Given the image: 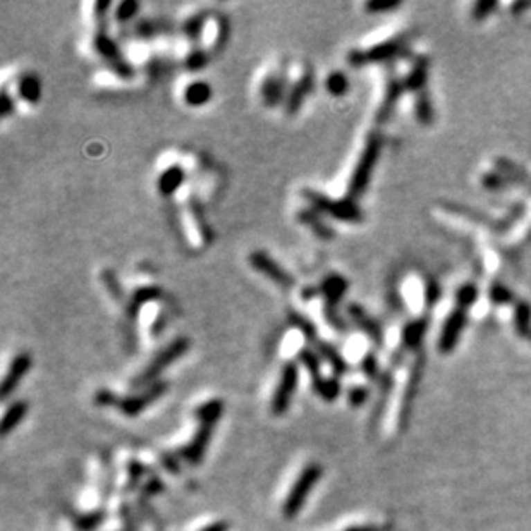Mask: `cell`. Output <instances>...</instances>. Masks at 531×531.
<instances>
[{
	"label": "cell",
	"instance_id": "cell-1",
	"mask_svg": "<svg viewBox=\"0 0 531 531\" xmlns=\"http://www.w3.org/2000/svg\"><path fill=\"white\" fill-rule=\"evenodd\" d=\"M190 349V339L186 337H179L174 339L165 349H162L160 352H156L155 358L141 370V373L138 377H134L133 382H131V387L133 388H146L150 386H153L155 382H159L160 373L163 372L165 368H169L174 361L181 358L184 352Z\"/></svg>",
	"mask_w": 531,
	"mask_h": 531
},
{
	"label": "cell",
	"instance_id": "cell-2",
	"mask_svg": "<svg viewBox=\"0 0 531 531\" xmlns=\"http://www.w3.org/2000/svg\"><path fill=\"white\" fill-rule=\"evenodd\" d=\"M323 475V468L318 462H309L303 468L299 476L296 478L294 485L291 487L289 494H287L286 501L282 504V516L286 519H294L296 516L301 512L303 505H305L306 498H308L309 492L313 490L316 483L320 482Z\"/></svg>",
	"mask_w": 531,
	"mask_h": 531
},
{
	"label": "cell",
	"instance_id": "cell-3",
	"mask_svg": "<svg viewBox=\"0 0 531 531\" xmlns=\"http://www.w3.org/2000/svg\"><path fill=\"white\" fill-rule=\"evenodd\" d=\"M380 150H382V138H380V134L373 133L368 138V141H366L361 156L358 160V165H356L351 181H349L348 191L351 198H359V196L365 193L366 186H368L370 179H372L373 170H375L377 160L380 156Z\"/></svg>",
	"mask_w": 531,
	"mask_h": 531
},
{
	"label": "cell",
	"instance_id": "cell-4",
	"mask_svg": "<svg viewBox=\"0 0 531 531\" xmlns=\"http://www.w3.org/2000/svg\"><path fill=\"white\" fill-rule=\"evenodd\" d=\"M305 198L315 212H323L342 222H361L363 213L351 199H332L315 191H305Z\"/></svg>",
	"mask_w": 531,
	"mask_h": 531
},
{
	"label": "cell",
	"instance_id": "cell-5",
	"mask_svg": "<svg viewBox=\"0 0 531 531\" xmlns=\"http://www.w3.org/2000/svg\"><path fill=\"white\" fill-rule=\"evenodd\" d=\"M298 365L294 361H287L284 365L282 372H280L279 384H277L276 392L272 395V402H270V413L273 416H282L286 415L287 409H289L292 395H294L296 388H298Z\"/></svg>",
	"mask_w": 531,
	"mask_h": 531
},
{
	"label": "cell",
	"instance_id": "cell-6",
	"mask_svg": "<svg viewBox=\"0 0 531 531\" xmlns=\"http://www.w3.org/2000/svg\"><path fill=\"white\" fill-rule=\"evenodd\" d=\"M167 390H169V382L159 380V382H155L153 386L143 388L140 394L129 395V397H120L117 408H119V411L123 413V415L134 418V416L141 415L148 406H152L156 399L162 397Z\"/></svg>",
	"mask_w": 531,
	"mask_h": 531
},
{
	"label": "cell",
	"instance_id": "cell-7",
	"mask_svg": "<svg viewBox=\"0 0 531 531\" xmlns=\"http://www.w3.org/2000/svg\"><path fill=\"white\" fill-rule=\"evenodd\" d=\"M406 40L402 37L392 38V40L382 42L379 45H373L368 50H354L349 53V62L352 66H365L370 62H384V60L397 57L399 53L404 52Z\"/></svg>",
	"mask_w": 531,
	"mask_h": 531
},
{
	"label": "cell",
	"instance_id": "cell-8",
	"mask_svg": "<svg viewBox=\"0 0 531 531\" xmlns=\"http://www.w3.org/2000/svg\"><path fill=\"white\" fill-rule=\"evenodd\" d=\"M422 370H423V354L418 356L416 363L413 365L411 373H409L408 384H406L404 392H402V401L399 406V416H397V430L399 432H404L409 425V420H411V411L413 404H415L416 392H418L420 379H422Z\"/></svg>",
	"mask_w": 531,
	"mask_h": 531
},
{
	"label": "cell",
	"instance_id": "cell-9",
	"mask_svg": "<svg viewBox=\"0 0 531 531\" xmlns=\"http://www.w3.org/2000/svg\"><path fill=\"white\" fill-rule=\"evenodd\" d=\"M213 430L215 425H210V423H199L198 430L193 435V438L190 440V444L183 445V447L177 451L179 458L183 461H186L190 466H198L203 461L206 454V449H208L210 440L213 437Z\"/></svg>",
	"mask_w": 531,
	"mask_h": 531
},
{
	"label": "cell",
	"instance_id": "cell-10",
	"mask_svg": "<svg viewBox=\"0 0 531 531\" xmlns=\"http://www.w3.org/2000/svg\"><path fill=\"white\" fill-rule=\"evenodd\" d=\"M466 322H468V316H466L465 309L456 308L454 312L449 313L447 320H445L444 327H442L440 337H438V351L444 352V354L454 351V348L459 342V337H461L462 330H465Z\"/></svg>",
	"mask_w": 531,
	"mask_h": 531
},
{
	"label": "cell",
	"instance_id": "cell-11",
	"mask_svg": "<svg viewBox=\"0 0 531 531\" xmlns=\"http://www.w3.org/2000/svg\"><path fill=\"white\" fill-rule=\"evenodd\" d=\"M249 263H251V267L256 270V272L269 277L272 282L279 284L280 287H286L287 289V287H291L292 284H294V279L291 277V273H287L286 270H284L282 267L276 262V260L270 258L267 253L263 251L251 253V256H249Z\"/></svg>",
	"mask_w": 531,
	"mask_h": 531
},
{
	"label": "cell",
	"instance_id": "cell-12",
	"mask_svg": "<svg viewBox=\"0 0 531 531\" xmlns=\"http://www.w3.org/2000/svg\"><path fill=\"white\" fill-rule=\"evenodd\" d=\"M30 368L31 356L28 354V352H19V354L12 359V363H10L9 366V372L6 373V377H3L2 380V392H0V395H2L3 401L10 397V394L16 390L21 380H23V377L30 372Z\"/></svg>",
	"mask_w": 531,
	"mask_h": 531
},
{
	"label": "cell",
	"instance_id": "cell-13",
	"mask_svg": "<svg viewBox=\"0 0 531 531\" xmlns=\"http://www.w3.org/2000/svg\"><path fill=\"white\" fill-rule=\"evenodd\" d=\"M348 312H349V316L358 323L359 329H361L366 336L375 342V345H382L384 342L382 329H380V325L372 318V316H368V313H366L361 306L351 305L348 308Z\"/></svg>",
	"mask_w": 531,
	"mask_h": 531
},
{
	"label": "cell",
	"instance_id": "cell-14",
	"mask_svg": "<svg viewBox=\"0 0 531 531\" xmlns=\"http://www.w3.org/2000/svg\"><path fill=\"white\" fill-rule=\"evenodd\" d=\"M313 88V74L305 73L298 81H296L294 87L291 88L289 97H287V114H296L299 110V107L303 105L305 98L308 97V93Z\"/></svg>",
	"mask_w": 531,
	"mask_h": 531
},
{
	"label": "cell",
	"instance_id": "cell-15",
	"mask_svg": "<svg viewBox=\"0 0 531 531\" xmlns=\"http://www.w3.org/2000/svg\"><path fill=\"white\" fill-rule=\"evenodd\" d=\"M67 516H69L71 521H73L76 531H95L103 521H105L107 512L103 507H98L90 512L69 511L67 512Z\"/></svg>",
	"mask_w": 531,
	"mask_h": 531
},
{
	"label": "cell",
	"instance_id": "cell-16",
	"mask_svg": "<svg viewBox=\"0 0 531 531\" xmlns=\"http://www.w3.org/2000/svg\"><path fill=\"white\" fill-rule=\"evenodd\" d=\"M426 80H429V59L420 57L413 69L409 71L408 76H406L404 88L409 91H415V93H422V91H425Z\"/></svg>",
	"mask_w": 531,
	"mask_h": 531
},
{
	"label": "cell",
	"instance_id": "cell-17",
	"mask_svg": "<svg viewBox=\"0 0 531 531\" xmlns=\"http://www.w3.org/2000/svg\"><path fill=\"white\" fill-rule=\"evenodd\" d=\"M313 345H315L316 349V354L322 356V358L325 359L330 366H332L336 375H344V373L349 372L348 361L342 358V354L337 351V348H334V345L329 344V342L320 341V339Z\"/></svg>",
	"mask_w": 531,
	"mask_h": 531
},
{
	"label": "cell",
	"instance_id": "cell-18",
	"mask_svg": "<svg viewBox=\"0 0 531 531\" xmlns=\"http://www.w3.org/2000/svg\"><path fill=\"white\" fill-rule=\"evenodd\" d=\"M28 409H30V404H28L26 401H16L9 406V409L3 413L2 426H0L2 437H7L10 432H14V430L17 429V425L26 418Z\"/></svg>",
	"mask_w": 531,
	"mask_h": 531
},
{
	"label": "cell",
	"instance_id": "cell-19",
	"mask_svg": "<svg viewBox=\"0 0 531 531\" xmlns=\"http://www.w3.org/2000/svg\"><path fill=\"white\" fill-rule=\"evenodd\" d=\"M345 291H348V280L342 276H337V273L327 277L318 287L320 294L325 296V303H330V305H337L344 298Z\"/></svg>",
	"mask_w": 531,
	"mask_h": 531
},
{
	"label": "cell",
	"instance_id": "cell-20",
	"mask_svg": "<svg viewBox=\"0 0 531 531\" xmlns=\"http://www.w3.org/2000/svg\"><path fill=\"white\" fill-rule=\"evenodd\" d=\"M402 90H406V88H404V81L392 80L390 83L387 84L386 97H384L382 105H380L379 114H377V119H379L380 123H384V120H387L388 117L392 116V112H394V109H395V105H397L399 98H401Z\"/></svg>",
	"mask_w": 531,
	"mask_h": 531
},
{
	"label": "cell",
	"instance_id": "cell-21",
	"mask_svg": "<svg viewBox=\"0 0 531 531\" xmlns=\"http://www.w3.org/2000/svg\"><path fill=\"white\" fill-rule=\"evenodd\" d=\"M260 91H262V98H263V102L267 103V105L272 107V105H276V103H279L280 98H282V95H284V76L282 74H279V73L269 74V76L263 80Z\"/></svg>",
	"mask_w": 531,
	"mask_h": 531
},
{
	"label": "cell",
	"instance_id": "cell-22",
	"mask_svg": "<svg viewBox=\"0 0 531 531\" xmlns=\"http://www.w3.org/2000/svg\"><path fill=\"white\" fill-rule=\"evenodd\" d=\"M222 415H224L222 399H212V401L203 402V404H199L193 411L196 422L210 423V425H217V422L222 418Z\"/></svg>",
	"mask_w": 531,
	"mask_h": 531
},
{
	"label": "cell",
	"instance_id": "cell-23",
	"mask_svg": "<svg viewBox=\"0 0 531 531\" xmlns=\"http://www.w3.org/2000/svg\"><path fill=\"white\" fill-rule=\"evenodd\" d=\"M426 327H429V320L418 318L409 322L402 330V344L406 349H418L420 344L423 342V337L426 334Z\"/></svg>",
	"mask_w": 531,
	"mask_h": 531
},
{
	"label": "cell",
	"instance_id": "cell-24",
	"mask_svg": "<svg viewBox=\"0 0 531 531\" xmlns=\"http://www.w3.org/2000/svg\"><path fill=\"white\" fill-rule=\"evenodd\" d=\"M298 220L301 224H305L306 227H309V229L315 233V236L322 237V240H332L334 237L332 227L327 226V224L323 222L318 215H316L315 210L303 208L301 212L298 213Z\"/></svg>",
	"mask_w": 531,
	"mask_h": 531
},
{
	"label": "cell",
	"instance_id": "cell-25",
	"mask_svg": "<svg viewBox=\"0 0 531 531\" xmlns=\"http://www.w3.org/2000/svg\"><path fill=\"white\" fill-rule=\"evenodd\" d=\"M183 181H184V172L181 167H170V169L163 170V172L160 174V179H159L160 195L169 196L176 193V191L181 188V184H183Z\"/></svg>",
	"mask_w": 531,
	"mask_h": 531
},
{
	"label": "cell",
	"instance_id": "cell-26",
	"mask_svg": "<svg viewBox=\"0 0 531 531\" xmlns=\"http://www.w3.org/2000/svg\"><path fill=\"white\" fill-rule=\"evenodd\" d=\"M299 359H301V363L305 365V368L308 370L309 379H312V384H313V388L316 390V388L322 386L323 380H325V377H322V370H320L318 354H316V352H313L312 349H303V351L299 352Z\"/></svg>",
	"mask_w": 531,
	"mask_h": 531
},
{
	"label": "cell",
	"instance_id": "cell-27",
	"mask_svg": "<svg viewBox=\"0 0 531 531\" xmlns=\"http://www.w3.org/2000/svg\"><path fill=\"white\" fill-rule=\"evenodd\" d=\"M126 471L127 482L123 487V494H131V492L141 488V480L148 473V468H146L143 462L138 461V459H129L126 465Z\"/></svg>",
	"mask_w": 531,
	"mask_h": 531
},
{
	"label": "cell",
	"instance_id": "cell-28",
	"mask_svg": "<svg viewBox=\"0 0 531 531\" xmlns=\"http://www.w3.org/2000/svg\"><path fill=\"white\" fill-rule=\"evenodd\" d=\"M392 386H394V379H392V373L387 372L386 375H384V379H382V386H380L379 401H377L375 409H373L372 420H370V426H373V429H375V426L379 425L380 418H382L384 411H386V406H387V401H388V395H390Z\"/></svg>",
	"mask_w": 531,
	"mask_h": 531
},
{
	"label": "cell",
	"instance_id": "cell-29",
	"mask_svg": "<svg viewBox=\"0 0 531 531\" xmlns=\"http://www.w3.org/2000/svg\"><path fill=\"white\" fill-rule=\"evenodd\" d=\"M210 97H212V90H210L208 84L203 83V81H195V83H191L190 87L186 88V91H184V100H186L188 105L193 107L203 105V103L208 102Z\"/></svg>",
	"mask_w": 531,
	"mask_h": 531
},
{
	"label": "cell",
	"instance_id": "cell-30",
	"mask_svg": "<svg viewBox=\"0 0 531 531\" xmlns=\"http://www.w3.org/2000/svg\"><path fill=\"white\" fill-rule=\"evenodd\" d=\"M514 325L519 336L526 337L531 332V305L528 301L516 303Z\"/></svg>",
	"mask_w": 531,
	"mask_h": 531
},
{
	"label": "cell",
	"instance_id": "cell-31",
	"mask_svg": "<svg viewBox=\"0 0 531 531\" xmlns=\"http://www.w3.org/2000/svg\"><path fill=\"white\" fill-rule=\"evenodd\" d=\"M415 110H416V119L423 124V126H430L435 119V112H433V105L432 100H430L429 91H422L418 93L415 102Z\"/></svg>",
	"mask_w": 531,
	"mask_h": 531
},
{
	"label": "cell",
	"instance_id": "cell-32",
	"mask_svg": "<svg viewBox=\"0 0 531 531\" xmlns=\"http://www.w3.org/2000/svg\"><path fill=\"white\" fill-rule=\"evenodd\" d=\"M19 93L21 97H23L26 102H38V98H40V93H42V88H40V83H38V80L35 76H24L21 78L19 81Z\"/></svg>",
	"mask_w": 531,
	"mask_h": 531
},
{
	"label": "cell",
	"instance_id": "cell-33",
	"mask_svg": "<svg viewBox=\"0 0 531 531\" xmlns=\"http://www.w3.org/2000/svg\"><path fill=\"white\" fill-rule=\"evenodd\" d=\"M478 299V289H476L475 284H465L456 292V303H458V308L461 309H469Z\"/></svg>",
	"mask_w": 531,
	"mask_h": 531
},
{
	"label": "cell",
	"instance_id": "cell-34",
	"mask_svg": "<svg viewBox=\"0 0 531 531\" xmlns=\"http://www.w3.org/2000/svg\"><path fill=\"white\" fill-rule=\"evenodd\" d=\"M488 296H490V301L494 303V305H498V306L511 305V303H514V294H512V291L501 282H492L490 291H488Z\"/></svg>",
	"mask_w": 531,
	"mask_h": 531
},
{
	"label": "cell",
	"instance_id": "cell-35",
	"mask_svg": "<svg viewBox=\"0 0 531 531\" xmlns=\"http://www.w3.org/2000/svg\"><path fill=\"white\" fill-rule=\"evenodd\" d=\"M325 88L329 93H332L334 97H341L345 91L349 90V81L348 76L342 73H332L325 81Z\"/></svg>",
	"mask_w": 531,
	"mask_h": 531
},
{
	"label": "cell",
	"instance_id": "cell-36",
	"mask_svg": "<svg viewBox=\"0 0 531 531\" xmlns=\"http://www.w3.org/2000/svg\"><path fill=\"white\" fill-rule=\"evenodd\" d=\"M316 394L323 399L325 402H334L341 394V384L336 377H329L322 382V386L316 388Z\"/></svg>",
	"mask_w": 531,
	"mask_h": 531
},
{
	"label": "cell",
	"instance_id": "cell-37",
	"mask_svg": "<svg viewBox=\"0 0 531 531\" xmlns=\"http://www.w3.org/2000/svg\"><path fill=\"white\" fill-rule=\"evenodd\" d=\"M103 482H102V501H109L114 494V482H116V473H114L112 461L105 459L103 462Z\"/></svg>",
	"mask_w": 531,
	"mask_h": 531
},
{
	"label": "cell",
	"instance_id": "cell-38",
	"mask_svg": "<svg viewBox=\"0 0 531 531\" xmlns=\"http://www.w3.org/2000/svg\"><path fill=\"white\" fill-rule=\"evenodd\" d=\"M291 322L294 323L296 327H298L299 330L303 332V337L306 339V341H309L312 344H315L316 341H318V334H316V329L315 325H313L312 322H309L308 318H305V316L298 315V313H294V315L291 316Z\"/></svg>",
	"mask_w": 531,
	"mask_h": 531
},
{
	"label": "cell",
	"instance_id": "cell-39",
	"mask_svg": "<svg viewBox=\"0 0 531 531\" xmlns=\"http://www.w3.org/2000/svg\"><path fill=\"white\" fill-rule=\"evenodd\" d=\"M159 461L167 473H170V475H181V458L177 452H160Z\"/></svg>",
	"mask_w": 531,
	"mask_h": 531
},
{
	"label": "cell",
	"instance_id": "cell-40",
	"mask_svg": "<svg viewBox=\"0 0 531 531\" xmlns=\"http://www.w3.org/2000/svg\"><path fill=\"white\" fill-rule=\"evenodd\" d=\"M159 296H160L159 287H141V289H138L133 294V298H131L129 301L131 312H136L138 306L143 305V303L146 301H152V299L159 298Z\"/></svg>",
	"mask_w": 531,
	"mask_h": 531
},
{
	"label": "cell",
	"instance_id": "cell-41",
	"mask_svg": "<svg viewBox=\"0 0 531 531\" xmlns=\"http://www.w3.org/2000/svg\"><path fill=\"white\" fill-rule=\"evenodd\" d=\"M323 313H325V318L327 322L330 323V325L336 329V332H348V323L344 322V318L342 316H339L337 309H336V305H330V303H325V306H323Z\"/></svg>",
	"mask_w": 531,
	"mask_h": 531
},
{
	"label": "cell",
	"instance_id": "cell-42",
	"mask_svg": "<svg viewBox=\"0 0 531 531\" xmlns=\"http://www.w3.org/2000/svg\"><path fill=\"white\" fill-rule=\"evenodd\" d=\"M165 490V485H163L162 480H160L159 475H155V473H150V480L146 483L141 485L140 488V495H143V497H153V495H159L162 494V492Z\"/></svg>",
	"mask_w": 531,
	"mask_h": 531
},
{
	"label": "cell",
	"instance_id": "cell-43",
	"mask_svg": "<svg viewBox=\"0 0 531 531\" xmlns=\"http://www.w3.org/2000/svg\"><path fill=\"white\" fill-rule=\"evenodd\" d=\"M136 505H138V511H140V514L143 516V518L152 519V523L159 530L162 528V521H160L159 516H156L155 512H153V507H152V505H150V498L148 497H143V495H138Z\"/></svg>",
	"mask_w": 531,
	"mask_h": 531
},
{
	"label": "cell",
	"instance_id": "cell-44",
	"mask_svg": "<svg viewBox=\"0 0 531 531\" xmlns=\"http://www.w3.org/2000/svg\"><path fill=\"white\" fill-rule=\"evenodd\" d=\"M119 399V395H116L112 390H109V388H100L93 395V404L100 406V408H107V406H116L117 408Z\"/></svg>",
	"mask_w": 531,
	"mask_h": 531
},
{
	"label": "cell",
	"instance_id": "cell-45",
	"mask_svg": "<svg viewBox=\"0 0 531 531\" xmlns=\"http://www.w3.org/2000/svg\"><path fill=\"white\" fill-rule=\"evenodd\" d=\"M361 372L368 377L370 380H375L379 377V361H377L373 352H366L365 358L361 359Z\"/></svg>",
	"mask_w": 531,
	"mask_h": 531
},
{
	"label": "cell",
	"instance_id": "cell-46",
	"mask_svg": "<svg viewBox=\"0 0 531 531\" xmlns=\"http://www.w3.org/2000/svg\"><path fill=\"white\" fill-rule=\"evenodd\" d=\"M119 516L120 519H123L124 530L126 531H138V528H140V526H138L136 518L133 516V511H131L127 502H123V504L119 505Z\"/></svg>",
	"mask_w": 531,
	"mask_h": 531
},
{
	"label": "cell",
	"instance_id": "cell-47",
	"mask_svg": "<svg viewBox=\"0 0 531 531\" xmlns=\"http://www.w3.org/2000/svg\"><path fill=\"white\" fill-rule=\"evenodd\" d=\"M205 16H193L184 24V31H186V35L190 38H198L199 33L205 30Z\"/></svg>",
	"mask_w": 531,
	"mask_h": 531
},
{
	"label": "cell",
	"instance_id": "cell-48",
	"mask_svg": "<svg viewBox=\"0 0 531 531\" xmlns=\"http://www.w3.org/2000/svg\"><path fill=\"white\" fill-rule=\"evenodd\" d=\"M348 399H349V404H351L352 408H361V406L368 401V388L361 386L352 387L351 390H349Z\"/></svg>",
	"mask_w": 531,
	"mask_h": 531
},
{
	"label": "cell",
	"instance_id": "cell-49",
	"mask_svg": "<svg viewBox=\"0 0 531 531\" xmlns=\"http://www.w3.org/2000/svg\"><path fill=\"white\" fill-rule=\"evenodd\" d=\"M102 282L105 284V287L109 289V292L114 296V298L123 299V291H120L119 282H117V277L114 276L112 272L105 270V272L102 273Z\"/></svg>",
	"mask_w": 531,
	"mask_h": 531
},
{
	"label": "cell",
	"instance_id": "cell-50",
	"mask_svg": "<svg viewBox=\"0 0 531 531\" xmlns=\"http://www.w3.org/2000/svg\"><path fill=\"white\" fill-rule=\"evenodd\" d=\"M498 3L497 2H487V0H482V2H476L475 7H473V19L475 21H482L485 17H488V14L492 12L494 9H497Z\"/></svg>",
	"mask_w": 531,
	"mask_h": 531
},
{
	"label": "cell",
	"instance_id": "cell-51",
	"mask_svg": "<svg viewBox=\"0 0 531 531\" xmlns=\"http://www.w3.org/2000/svg\"><path fill=\"white\" fill-rule=\"evenodd\" d=\"M401 6V2H397V0H375V2H368L365 6V9L368 10V12H384V10H392V9H397V7Z\"/></svg>",
	"mask_w": 531,
	"mask_h": 531
},
{
	"label": "cell",
	"instance_id": "cell-52",
	"mask_svg": "<svg viewBox=\"0 0 531 531\" xmlns=\"http://www.w3.org/2000/svg\"><path fill=\"white\" fill-rule=\"evenodd\" d=\"M509 183H511L509 177L501 176V174L490 172L487 174V176H483V186L488 188V190H501V188H504L505 184Z\"/></svg>",
	"mask_w": 531,
	"mask_h": 531
},
{
	"label": "cell",
	"instance_id": "cell-53",
	"mask_svg": "<svg viewBox=\"0 0 531 531\" xmlns=\"http://www.w3.org/2000/svg\"><path fill=\"white\" fill-rule=\"evenodd\" d=\"M205 64H206V55H205V52H201V50H195V52H191L190 55H188L186 66L190 71L201 69Z\"/></svg>",
	"mask_w": 531,
	"mask_h": 531
},
{
	"label": "cell",
	"instance_id": "cell-54",
	"mask_svg": "<svg viewBox=\"0 0 531 531\" xmlns=\"http://www.w3.org/2000/svg\"><path fill=\"white\" fill-rule=\"evenodd\" d=\"M138 7H140V6H138L136 2H124V3H120V6L117 7V14H116L117 19H119V21L131 19V17H133L134 14H136Z\"/></svg>",
	"mask_w": 531,
	"mask_h": 531
},
{
	"label": "cell",
	"instance_id": "cell-55",
	"mask_svg": "<svg viewBox=\"0 0 531 531\" xmlns=\"http://www.w3.org/2000/svg\"><path fill=\"white\" fill-rule=\"evenodd\" d=\"M138 35H141V37H152V35H155L156 31H159V24L153 23V21H143V23L138 24L136 28Z\"/></svg>",
	"mask_w": 531,
	"mask_h": 531
},
{
	"label": "cell",
	"instance_id": "cell-56",
	"mask_svg": "<svg viewBox=\"0 0 531 531\" xmlns=\"http://www.w3.org/2000/svg\"><path fill=\"white\" fill-rule=\"evenodd\" d=\"M440 298V289H438L437 284L433 282H429V286H426V291H425V299H426V305L429 306H433L435 303H437V299Z\"/></svg>",
	"mask_w": 531,
	"mask_h": 531
},
{
	"label": "cell",
	"instance_id": "cell-57",
	"mask_svg": "<svg viewBox=\"0 0 531 531\" xmlns=\"http://www.w3.org/2000/svg\"><path fill=\"white\" fill-rule=\"evenodd\" d=\"M231 530V525L227 521H217V523H212V525L208 526H203L199 531H229Z\"/></svg>",
	"mask_w": 531,
	"mask_h": 531
},
{
	"label": "cell",
	"instance_id": "cell-58",
	"mask_svg": "<svg viewBox=\"0 0 531 531\" xmlns=\"http://www.w3.org/2000/svg\"><path fill=\"white\" fill-rule=\"evenodd\" d=\"M12 109V103H10V97L7 95V91H2V105H0V110H2V116L6 117L7 114L10 112Z\"/></svg>",
	"mask_w": 531,
	"mask_h": 531
},
{
	"label": "cell",
	"instance_id": "cell-59",
	"mask_svg": "<svg viewBox=\"0 0 531 531\" xmlns=\"http://www.w3.org/2000/svg\"><path fill=\"white\" fill-rule=\"evenodd\" d=\"M345 531H384V530L373 525H363V526H351V528H348Z\"/></svg>",
	"mask_w": 531,
	"mask_h": 531
},
{
	"label": "cell",
	"instance_id": "cell-60",
	"mask_svg": "<svg viewBox=\"0 0 531 531\" xmlns=\"http://www.w3.org/2000/svg\"><path fill=\"white\" fill-rule=\"evenodd\" d=\"M526 339H530V341H531V332L528 334V336H526Z\"/></svg>",
	"mask_w": 531,
	"mask_h": 531
},
{
	"label": "cell",
	"instance_id": "cell-61",
	"mask_svg": "<svg viewBox=\"0 0 531 531\" xmlns=\"http://www.w3.org/2000/svg\"><path fill=\"white\" fill-rule=\"evenodd\" d=\"M123 531H126V530H123Z\"/></svg>",
	"mask_w": 531,
	"mask_h": 531
}]
</instances>
